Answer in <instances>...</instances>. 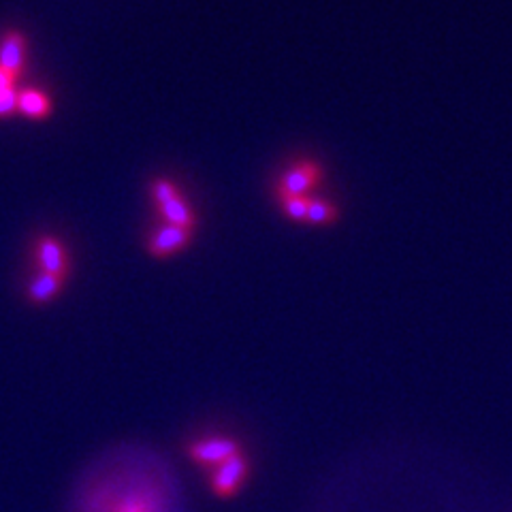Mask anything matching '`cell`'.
Returning a JSON list of instances; mask_svg holds the SVG:
<instances>
[{
    "label": "cell",
    "instance_id": "6da1fadb",
    "mask_svg": "<svg viewBox=\"0 0 512 512\" xmlns=\"http://www.w3.org/2000/svg\"><path fill=\"white\" fill-rule=\"evenodd\" d=\"M320 178H323V173H320V167L312 160H299L297 165H293L288 169L278 186L276 192L280 199H291V197H306V192L312 190Z\"/></svg>",
    "mask_w": 512,
    "mask_h": 512
},
{
    "label": "cell",
    "instance_id": "7a4b0ae2",
    "mask_svg": "<svg viewBox=\"0 0 512 512\" xmlns=\"http://www.w3.org/2000/svg\"><path fill=\"white\" fill-rule=\"evenodd\" d=\"M35 261H37V271H43V274L67 278L71 271L69 252H67V248H64L60 239L54 235L37 237Z\"/></svg>",
    "mask_w": 512,
    "mask_h": 512
},
{
    "label": "cell",
    "instance_id": "3957f363",
    "mask_svg": "<svg viewBox=\"0 0 512 512\" xmlns=\"http://www.w3.org/2000/svg\"><path fill=\"white\" fill-rule=\"evenodd\" d=\"M28 41L22 30H5L0 37V69H5L13 77H22L26 67Z\"/></svg>",
    "mask_w": 512,
    "mask_h": 512
},
{
    "label": "cell",
    "instance_id": "277c9868",
    "mask_svg": "<svg viewBox=\"0 0 512 512\" xmlns=\"http://www.w3.org/2000/svg\"><path fill=\"white\" fill-rule=\"evenodd\" d=\"M190 239H192V231L165 224V227H160L156 233H152L148 250L152 256H156V259H165V256L184 250L190 244Z\"/></svg>",
    "mask_w": 512,
    "mask_h": 512
},
{
    "label": "cell",
    "instance_id": "5b68a950",
    "mask_svg": "<svg viewBox=\"0 0 512 512\" xmlns=\"http://www.w3.org/2000/svg\"><path fill=\"white\" fill-rule=\"evenodd\" d=\"M248 474V463L242 455H233L229 457L227 461H222L220 466L216 468L214 472V478H212V485H214V491L218 495H231L237 491V487L244 483V478Z\"/></svg>",
    "mask_w": 512,
    "mask_h": 512
},
{
    "label": "cell",
    "instance_id": "8992f818",
    "mask_svg": "<svg viewBox=\"0 0 512 512\" xmlns=\"http://www.w3.org/2000/svg\"><path fill=\"white\" fill-rule=\"evenodd\" d=\"M190 455L199 463H216V466H220L222 461L237 455V444L229 438H207L192 444Z\"/></svg>",
    "mask_w": 512,
    "mask_h": 512
},
{
    "label": "cell",
    "instance_id": "52a82bcc",
    "mask_svg": "<svg viewBox=\"0 0 512 512\" xmlns=\"http://www.w3.org/2000/svg\"><path fill=\"white\" fill-rule=\"evenodd\" d=\"M64 282H67V278L37 271V276L26 286V297L30 303H35V306H45V303H50L60 295Z\"/></svg>",
    "mask_w": 512,
    "mask_h": 512
},
{
    "label": "cell",
    "instance_id": "ba28073f",
    "mask_svg": "<svg viewBox=\"0 0 512 512\" xmlns=\"http://www.w3.org/2000/svg\"><path fill=\"white\" fill-rule=\"evenodd\" d=\"M52 99L43 90L26 88L18 94V114L32 118V120H45L52 114Z\"/></svg>",
    "mask_w": 512,
    "mask_h": 512
},
{
    "label": "cell",
    "instance_id": "9c48e42d",
    "mask_svg": "<svg viewBox=\"0 0 512 512\" xmlns=\"http://www.w3.org/2000/svg\"><path fill=\"white\" fill-rule=\"evenodd\" d=\"M158 214L163 216V220L171 227H180V229H188L192 231L195 229V214H192L190 205L180 197H175L163 205H158Z\"/></svg>",
    "mask_w": 512,
    "mask_h": 512
},
{
    "label": "cell",
    "instance_id": "30bf717a",
    "mask_svg": "<svg viewBox=\"0 0 512 512\" xmlns=\"http://www.w3.org/2000/svg\"><path fill=\"white\" fill-rule=\"evenodd\" d=\"M18 94V77L0 69V120H7L18 114Z\"/></svg>",
    "mask_w": 512,
    "mask_h": 512
},
{
    "label": "cell",
    "instance_id": "8fae6325",
    "mask_svg": "<svg viewBox=\"0 0 512 512\" xmlns=\"http://www.w3.org/2000/svg\"><path fill=\"white\" fill-rule=\"evenodd\" d=\"M338 210H335V205L323 199H310L308 205V218L306 222L310 224H333L338 220Z\"/></svg>",
    "mask_w": 512,
    "mask_h": 512
},
{
    "label": "cell",
    "instance_id": "7c38bea8",
    "mask_svg": "<svg viewBox=\"0 0 512 512\" xmlns=\"http://www.w3.org/2000/svg\"><path fill=\"white\" fill-rule=\"evenodd\" d=\"M282 203V210L284 214L291 218V220H297V222H306L308 218V205H310V199L308 197H291V199H280Z\"/></svg>",
    "mask_w": 512,
    "mask_h": 512
},
{
    "label": "cell",
    "instance_id": "4fadbf2b",
    "mask_svg": "<svg viewBox=\"0 0 512 512\" xmlns=\"http://www.w3.org/2000/svg\"><path fill=\"white\" fill-rule=\"evenodd\" d=\"M152 197L158 205H163L175 197H180V190L171 180H156L152 184Z\"/></svg>",
    "mask_w": 512,
    "mask_h": 512
}]
</instances>
